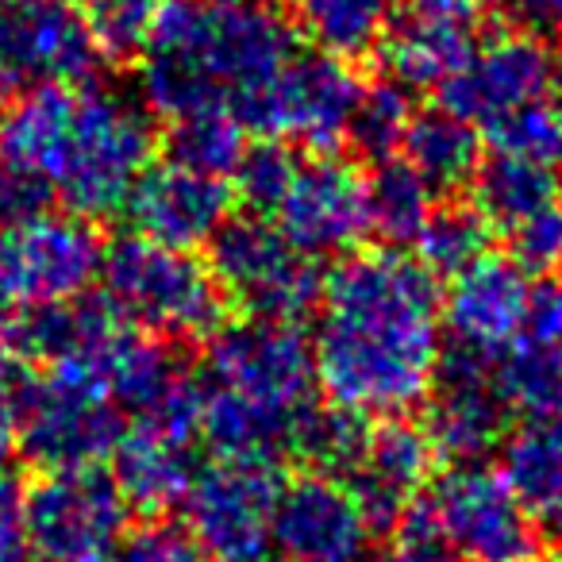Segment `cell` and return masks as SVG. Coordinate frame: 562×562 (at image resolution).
<instances>
[{
  "mask_svg": "<svg viewBox=\"0 0 562 562\" xmlns=\"http://www.w3.org/2000/svg\"><path fill=\"white\" fill-rule=\"evenodd\" d=\"M443 359L436 278L401 250L347 255L324 278L316 382L336 408L405 416L431 393Z\"/></svg>",
  "mask_w": 562,
  "mask_h": 562,
  "instance_id": "obj_1",
  "label": "cell"
},
{
  "mask_svg": "<svg viewBox=\"0 0 562 562\" xmlns=\"http://www.w3.org/2000/svg\"><path fill=\"white\" fill-rule=\"evenodd\" d=\"M297 55V32L270 4L162 0L143 55V97L170 120L232 112L255 127L273 81Z\"/></svg>",
  "mask_w": 562,
  "mask_h": 562,
  "instance_id": "obj_2",
  "label": "cell"
},
{
  "mask_svg": "<svg viewBox=\"0 0 562 562\" xmlns=\"http://www.w3.org/2000/svg\"><path fill=\"white\" fill-rule=\"evenodd\" d=\"M155 155L150 116L112 89H78L63 143L50 162V189L74 216H112Z\"/></svg>",
  "mask_w": 562,
  "mask_h": 562,
  "instance_id": "obj_3",
  "label": "cell"
},
{
  "mask_svg": "<svg viewBox=\"0 0 562 562\" xmlns=\"http://www.w3.org/2000/svg\"><path fill=\"white\" fill-rule=\"evenodd\" d=\"M104 301L135 324L166 339H212L224 328V290L212 266L189 250L150 239H120L104 250Z\"/></svg>",
  "mask_w": 562,
  "mask_h": 562,
  "instance_id": "obj_4",
  "label": "cell"
},
{
  "mask_svg": "<svg viewBox=\"0 0 562 562\" xmlns=\"http://www.w3.org/2000/svg\"><path fill=\"white\" fill-rule=\"evenodd\" d=\"M201 385L293 420H308L316 413L313 393L321 382H316L313 347L297 331V324L250 316L247 324L220 328L209 339Z\"/></svg>",
  "mask_w": 562,
  "mask_h": 562,
  "instance_id": "obj_5",
  "label": "cell"
},
{
  "mask_svg": "<svg viewBox=\"0 0 562 562\" xmlns=\"http://www.w3.org/2000/svg\"><path fill=\"white\" fill-rule=\"evenodd\" d=\"M212 273L255 321L301 324L321 305L316 258L301 255L266 216L227 220L212 239Z\"/></svg>",
  "mask_w": 562,
  "mask_h": 562,
  "instance_id": "obj_6",
  "label": "cell"
},
{
  "mask_svg": "<svg viewBox=\"0 0 562 562\" xmlns=\"http://www.w3.org/2000/svg\"><path fill=\"white\" fill-rule=\"evenodd\" d=\"M104 270V243L86 216L40 212L0 227V297L20 308L86 297Z\"/></svg>",
  "mask_w": 562,
  "mask_h": 562,
  "instance_id": "obj_7",
  "label": "cell"
},
{
  "mask_svg": "<svg viewBox=\"0 0 562 562\" xmlns=\"http://www.w3.org/2000/svg\"><path fill=\"white\" fill-rule=\"evenodd\" d=\"M20 516L40 562L109 559L124 539L127 497L101 467L47 470L20 497Z\"/></svg>",
  "mask_w": 562,
  "mask_h": 562,
  "instance_id": "obj_8",
  "label": "cell"
},
{
  "mask_svg": "<svg viewBox=\"0 0 562 562\" xmlns=\"http://www.w3.org/2000/svg\"><path fill=\"white\" fill-rule=\"evenodd\" d=\"M16 428L20 451L43 470L97 467L124 436L120 405L50 370L16 385Z\"/></svg>",
  "mask_w": 562,
  "mask_h": 562,
  "instance_id": "obj_9",
  "label": "cell"
},
{
  "mask_svg": "<svg viewBox=\"0 0 562 562\" xmlns=\"http://www.w3.org/2000/svg\"><path fill=\"white\" fill-rule=\"evenodd\" d=\"M451 559L459 562H524L536 547V524L505 474L482 462H459L424 497Z\"/></svg>",
  "mask_w": 562,
  "mask_h": 562,
  "instance_id": "obj_10",
  "label": "cell"
},
{
  "mask_svg": "<svg viewBox=\"0 0 562 562\" xmlns=\"http://www.w3.org/2000/svg\"><path fill=\"white\" fill-rule=\"evenodd\" d=\"M554 86H559V58L539 35L497 32L470 47L467 63L439 86V97L454 116L493 127L524 104L547 101Z\"/></svg>",
  "mask_w": 562,
  "mask_h": 562,
  "instance_id": "obj_11",
  "label": "cell"
},
{
  "mask_svg": "<svg viewBox=\"0 0 562 562\" xmlns=\"http://www.w3.org/2000/svg\"><path fill=\"white\" fill-rule=\"evenodd\" d=\"M97 63L78 0H0V78L9 86H74Z\"/></svg>",
  "mask_w": 562,
  "mask_h": 562,
  "instance_id": "obj_12",
  "label": "cell"
},
{
  "mask_svg": "<svg viewBox=\"0 0 562 562\" xmlns=\"http://www.w3.org/2000/svg\"><path fill=\"white\" fill-rule=\"evenodd\" d=\"M278 497L281 482L273 467L220 462L201 470L189 490V531L196 536L201 551L220 562L266 559Z\"/></svg>",
  "mask_w": 562,
  "mask_h": 562,
  "instance_id": "obj_13",
  "label": "cell"
},
{
  "mask_svg": "<svg viewBox=\"0 0 562 562\" xmlns=\"http://www.w3.org/2000/svg\"><path fill=\"white\" fill-rule=\"evenodd\" d=\"M278 232L308 258L347 255L370 232L367 178L339 155L305 158L293 173L290 193L281 196Z\"/></svg>",
  "mask_w": 562,
  "mask_h": 562,
  "instance_id": "obj_14",
  "label": "cell"
},
{
  "mask_svg": "<svg viewBox=\"0 0 562 562\" xmlns=\"http://www.w3.org/2000/svg\"><path fill=\"white\" fill-rule=\"evenodd\" d=\"M362 86L347 58L336 55H297L273 81L255 132L273 139H293L305 147L328 150L351 132Z\"/></svg>",
  "mask_w": 562,
  "mask_h": 562,
  "instance_id": "obj_15",
  "label": "cell"
},
{
  "mask_svg": "<svg viewBox=\"0 0 562 562\" xmlns=\"http://www.w3.org/2000/svg\"><path fill=\"white\" fill-rule=\"evenodd\" d=\"M370 531L351 485L305 474L281 485L270 543L285 562H370Z\"/></svg>",
  "mask_w": 562,
  "mask_h": 562,
  "instance_id": "obj_16",
  "label": "cell"
},
{
  "mask_svg": "<svg viewBox=\"0 0 562 562\" xmlns=\"http://www.w3.org/2000/svg\"><path fill=\"white\" fill-rule=\"evenodd\" d=\"M120 212L139 239L173 250H193L216 239V232L227 224L232 189L216 173H201L170 158V162L143 170Z\"/></svg>",
  "mask_w": 562,
  "mask_h": 562,
  "instance_id": "obj_17",
  "label": "cell"
},
{
  "mask_svg": "<svg viewBox=\"0 0 562 562\" xmlns=\"http://www.w3.org/2000/svg\"><path fill=\"white\" fill-rule=\"evenodd\" d=\"M528 270L513 255H485L467 273H459L443 301V328L454 351L497 359L524 336L528 321Z\"/></svg>",
  "mask_w": 562,
  "mask_h": 562,
  "instance_id": "obj_18",
  "label": "cell"
},
{
  "mask_svg": "<svg viewBox=\"0 0 562 562\" xmlns=\"http://www.w3.org/2000/svg\"><path fill=\"white\" fill-rule=\"evenodd\" d=\"M436 397L428 408V431L436 454L454 462H477L508 439V408L490 374V359L467 351H447L439 359Z\"/></svg>",
  "mask_w": 562,
  "mask_h": 562,
  "instance_id": "obj_19",
  "label": "cell"
},
{
  "mask_svg": "<svg viewBox=\"0 0 562 562\" xmlns=\"http://www.w3.org/2000/svg\"><path fill=\"white\" fill-rule=\"evenodd\" d=\"M431 462H436V447L428 431L405 416H385L382 428H370L362 462L347 477L370 528H397L405 508L420 497Z\"/></svg>",
  "mask_w": 562,
  "mask_h": 562,
  "instance_id": "obj_20",
  "label": "cell"
},
{
  "mask_svg": "<svg viewBox=\"0 0 562 562\" xmlns=\"http://www.w3.org/2000/svg\"><path fill=\"white\" fill-rule=\"evenodd\" d=\"M112 459H116L112 477H116L120 493L127 497V505H139L143 513H162L173 501H186L201 474L193 439L143 420L120 436Z\"/></svg>",
  "mask_w": 562,
  "mask_h": 562,
  "instance_id": "obj_21",
  "label": "cell"
},
{
  "mask_svg": "<svg viewBox=\"0 0 562 562\" xmlns=\"http://www.w3.org/2000/svg\"><path fill=\"white\" fill-rule=\"evenodd\" d=\"M505 482L520 497L536 531L562 539V416L528 420L501 443Z\"/></svg>",
  "mask_w": 562,
  "mask_h": 562,
  "instance_id": "obj_22",
  "label": "cell"
},
{
  "mask_svg": "<svg viewBox=\"0 0 562 562\" xmlns=\"http://www.w3.org/2000/svg\"><path fill=\"white\" fill-rule=\"evenodd\" d=\"M470 47V24L420 9H408L382 40L390 81L405 89H439L467 63Z\"/></svg>",
  "mask_w": 562,
  "mask_h": 562,
  "instance_id": "obj_23",
  "label": "cell"
},
{
  "mask_svg": "<svg viewBox=\"0 0 562 562\" xmlns=\"http://www.w3.org/2000/svg\"><path fill=\"white\" fill-rule=\"evenodd\" d=\"M562 178L516 155H493L474 173V204L493 227L516 232L531 220L559 212Z\"/></svg>",
  "mask_w": 562,
  "mask_h": 562,
  "instance_id": "obj_24",
  "label": "cell"
},
{
  "mask_svg": "<svg viewBox=\"0 0 562 562\" xmlns=\"http://www.w3.org/2000/svg\"><path fill=\"white\" fill-rule=\"evenodd\" d=\"M405 162L428 181L431 189H459L474 181L482 166V139L470 120L454 116L451 109L416 112L405 135Z\"/></svg>",
  "mask_w": 562,
  "mask_h": 562,
  "instance_id": "obj_25",
  "label": "cell"
},
{
  "mask_svg": "<svg viewBox=\"0 0 562 562\" xmlns=\"http://www.w3.org/2000/svg\"><path fill=\"white\" fill-rule=\"evenodd\" d=\"M490 374L508 413L524 420L562 416V351L520 336L490 362Z\"/></svg>",
  "mask_w": 562,
  "mask_h": 562,
  "instance_id": "obj_26",
  "label": "cell"
},
{
  "mask_svg": "<svg viewBox=\"0 0 562 562\" xmlns=\"http://www.w3.org/2000/svg\"><path fill=\"white\" fill-rule=\"evenodd\" d=\"M301 32L336 58H359L385 40L390 0H285Z\"/></svg>",
  "mask_w": 562,
  "mask_h": 562,
  "instance_id": "obj_27",
  "label": "cell"
},
{
  "mask_svg": "<svg viewBox=\"0 0 562 562\" xmlns=\"http://www.w3.org/2000/svg\"><path fill=\"white\" fill-rule=\"evenodd\" d=\"M431 193L436 189L405 158H382V166L367 178L370 227L390 243H416L436 209Z\"/></svg>",
  "mask_w": 562,
  "mask_h": 562,
  "instance_id": "obj_28",
  "label": "cell"
},
{
  "mask_svg": "<svg viewBox=\"0 0 562 562\" xmlns=\"http://www.w3.org/2000/svg\"><path fill=\"white\" fill-rule=\"evenodd\" d=\"M493 224L477 204H443L431 209L424 232L416 235V255L431 278H459L490 255Z\"/></svg>",
  "mask_w": 562,
  "mask_h": 562,
  "instance_id": "obj_29",
  "label": "cell"
},
{
  "mask_svg": "<svg viewBox=\"0 0 562 562\" xmlns=\"http://www.w3.org/2000/svg\"><path fill=\"white\" fill-rule=\"evenodd\" d=\"M162 0H86L89 35L93 47L109 63H139L155 35V20Z\"/></svg>",
  "mask_w": 562,
  "mask_h": 562,
  "instance_id": "obj_30",
  "label": "cell"
},
{
  "mask_svg": "<svg viewBox=\"0 0 562 562\" xmlns=\"http://www.w3.org/2000/svg\"><path fill=\"white\" fill-rule=\"evenodd\" d=\"M170 150L173 162L224 178V173H235L247 143H243V124L232 112H193V116L173 120Z\"/></svg>",
  "mask_w": 562,
  "mask_h": 562,
  "instance_id": "obj_31",
  "label": "cell"
},
{
  "mask_svg": "<svg viewBox=\"0 0 562 562\" xmlns=\"http://www.w3.org/2000/svg\"><path fill=\"white\" fill-rule=\"evenodd\" d=\"M485 132H490V143L497 155L528 158V162L543 166V170L562 178V104H554L551 97L524 104V109L497 120Z\"/></svg>",
  "mask_w": 562,
  "mask_h": 562,
  "instance_id": "obj_32",
  "label": "cell"
},
{
  "mask_svg": "<svg viewBox=\"0 0 562 562\" xmlns=\"http://www.w3.org/2000/svg\"><path fill=\"white\" fill-rule=\"evenodd\" d=\"M416 120L413 97H408L405 86L397 81H382L374 89H362L359 109H355L351 120V143L359 150L374 158H393V150L405 143L408 127Z\"/></svg>",
  "mask_w": 562,
  "mask_h": 562,
  "instance_id": "obj_33",
  "label": "cell"
},
{
  "mask_svg": "<svg viewBox=\"0 0 562 562\" xmlns=\"http://www.w3.org/2000/svg\"><path fill=\"white\" fill-rule=\"evenodd\" d=\"M367 439H370L367 416L347 413V408H331V413L308 416L297 454H305L308 462H316L321 474L347 482V477L355 474V467L362 462Z\"/></svg>",
  "mask_w": 562,
  "mask_h": 562,
  "instance_id": "obj_34",
  "label": "cell"
},
{
  "mask_svg": "<svg viewBox=\"0 0 562 562\" xmlns=\"http://www.w3.org/2000/svg\"><path fill=\"white\" fill-rule=\"evenodd\" d=\"M297 166L301 158L293 155L290 143L273 139V135L243 150L239 166H235V193L250 209V216H273L278 212L281 196L290 193Z\"/></svg>",
  "mask_w": 562,
  "mask_h": 562,
  "instance_id": "obj_35",
  "label": "cell"
},
{
  "mask_svg": "<svg viewBox=\"0 0 562 562\" xmlns=\"http://www.w3.org/2000/svg\"><path fill=\"white\" fill-rule=\"evenodd\" d=\"M116 562H204V551L189 524L150 520L120 539Z\"/></svg>",
  "mask_w": 562,
  "mask_h": 562,
  "instance_id": "obj_36",
  "label": "cell"
},
{
  "mask_svg": "<svg viewBox=\"0 0 562 562\" xmlns=\"http://www.w3.org/2000/svg\"><path fill=\"white\" fill-rule=\"evenodd\" d=\"M50 196H55V189H50L43 178L20 170V166L0 162V227L20 224V220H32V216H40V212H47Z\"/></svg>",
  "mask_w": 562,
  "mask_h": 562,
  "instance_id": "obj_37",
  "label": "cell"
},
{
  "mask_svg": "<svg viewBox=\"0 0 562 562\" xmlns=\"http://www.w3.org/2000/svg\"><path fill=\"white\" fill-rule=\"evenodd\" d=\"M513 243V258L524 270H539V266H551L562 255V209L547 212V216L531 220V224L508 232Z\"/></svg>",
  "mask_w": 562,
  "mask_h": 562,
  "instance_id": "obj_38",
  "label": "cell"
},
{
  "mask_svg": "<svg viewBox=\"0 0 562 562\" xmlns=\"http://www.w3.org/2000/svg\"><path fill=\"white\" fill-rule=\"evenodd\" d=\"M524 336L536 339V344H543V347L562 351V281H543V285H531Z\"/></svg>",
  "mask_w": 562,
  "mask_h": 562,
  "instance_id": "obj_39",
  "label": "cell"
},
{
  "mask_svg": "<svg viewBox=\"0 0 562 562\" xmlns=\"http://www.w3.org/2000/svg\"><path fill=\"white\" fill-rule=\"evenodd\" d=\"M0 562H40L27 543L24 516H20V501L12 497V490H0Z\"/></svg>",
  "mask_w": 562,
  "mask_h": 562,
  "instance_id": "obj_40",
  "label": "cell"
},
{
  "mask_svg": "<svg viewBox=\"0 0 562 562\" xmlns=\"http://www.w3.org/2000/svg\"><path fill=\"white\" fill-rule=\"evenodd\" d=\"M20 451V428H16V385H12L9 370L0 367V490L9 477L12 454Z\"/></svg>",
  "mask_w": 562,
  "mask_h": 562,
  "instance_id": "obj_41",
  "label": "cell"
},
{
  "mask_svg": "<svg viewBox=\"0 0 562 562\" xmlns=\"http://www.w3.org/2000/svg\"><path fill=\"white\" fill-rule=\"evenodd\" d=\"M508 4H513V12L524 24L562 35V0H508Z\"/></svg>",
  "mask_w": 562,
  "mask_h": 562,
  "instance_id": "obj_42",
  "label": "cell"
},
{
  "mask_svg": "<svg viewBox=\"0 0 562 562\" xmlns=\"http://www.w3.org/2000/svg\"><path fill=\"white\" fill-rule=\"evenodd\" d=\"M413 9L436 12V16H451V20H462V24H470V20H474L477 12L485 9V0H413Z\"/></svg>",
  "mask_w": 562,
  "mask_h": 562,
  "instance_id": "obj_43",
  "label": "cell"
},
{
  "mask_svg": "<svg viewBox=\"0 0 562 562\" xmlns=\"http://www.w3.org/2000/svg\"><path fill=\"white\" fill-rule=\"evenodd\" d=\"M9 301H4V297H0V347H4V344H9V339H12V331H16V324H12V316H9Z\"/></svg>",
  "mask_w": 562,
  "mask_h": 562,
  "instance_id": "obj_44",
  "label": "cell"
},
{
  "mask_svg": "<svg viewBox=\"0 0 562 562\" xmlns=\"http://www.w3.org/2000/svg\"><path fill=\"white\" fill-rule=\"evenodd\" d=\"M390 562H451V559H416V554H393Z\"/></svg>",
  "mask_w": 562,
  "mask_h": 562,
  "instance_id": "obj_45",
  "label": "cell"
},
{
  "mask_svg": "<svg viewBox=\"0 0 562 562\" xmlns=\"http://www.w3.org/2000/svg\"><path fill=\"white\" fill-rule=\"evenodd\" d=\"M4 89H9V81L0 78V112H4Z\"/></svg>",
  "mask_w": 562,
  "mask_h": 562,
  "instance_id": "obj_46",
  "label": "cell"
},
{
  "mask_svg": "<svg viewBox=\"0 0 562 562\" xmlns=\"http://www.w3.org/2000/svg\"><path fill=\"white\" fill-rule=\"evenodd\" d=\"M89 562H112V559H89Z\"/></svg>",
  "mask_w": 562,
  "mask_h": 562,
  "instance_id": "obj_47",
  "label": "cell"
},
{
  "mask_svg": "<svg viewBox=\"0 0 562 562\" xmlns=\"http://www.w3.org/2000/svg\"><path fill=\"white\" fill-rule=\"evenodd\" d=\"M255 562H270V559H255Z\"/></svg>",
  "mask_w": 562,
  "mask_h": 562,
  "instance_id": "obj_48",
  "label": "cell"
},
{
  "mask_svg": "<svg viewBox=\"0 0 562 562\" xmlns=\"http://www.w3.org/2000/svg\"><path fill=\"white\" fill-rule=\"evenodd\" d=\"M524 562H531V559H524Z\"/></svg>",
  "mask_w": 562,
  "mask_h": 562,
  "instance_id": "obj_49",
  "label": "cell"
},
{
  "mask_svg": "<svg viewBox=\"0 0 562 562\" xmlns=\"http://www.w3.org/2000/svg\"><path fill=\"white\" fill-rule=\"evenodd\" d=\"M559 262H562V255H559Z\"/></svg>",
  "mask_w": 562,
  "mask_h": 562,
  "instance_id": "obj_50",
  "label": "cell"
}]
</instances>
